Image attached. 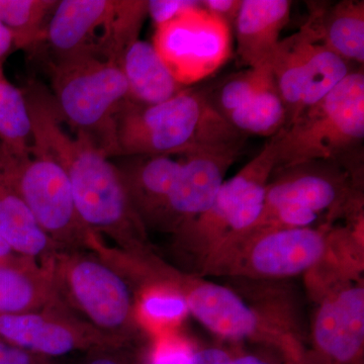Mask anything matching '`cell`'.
Returning <instances> with one entry per match:
<instances>
[{
	"mask_svg": "<svg viewBox=\"0 0 364 364\" xmlns=\"http://www.w3.org/2000/svg\"><path fill=\"white\" fill-rule=\"evenodd\" d=\"M273 171L312 161H340L363 142L364 74L352 71L274 136Z\"/></svg>",
	"mask_w": 364,
	"mask_h": 364,
	"instance_id": "obj_6",
	"label": "cell"
},
{
	"mask_svg": "<svg viewBox=\"0 0 364 364\" xmlns=\"http://www.w3.org/2000/svg\"><path fill=\"white\" fill-rule=\"evenodd\" d=\"M0 340L42 358L132 347L95 329L63 303L37 312L0 315Z\"/></svg>",
	"mask_w": 364,
	"mask_h": 364,
	"instance_id": "obj_14",
	"label": "cell"
},
{
	"mask_svg": "<svg viewBox=\"0 0 364 364\" xmlns=\"http://www.w3.org/2000/svg\"><path fill=\"white\" fill-rule=\"evenodd\" d=\"M147 16V0H62L44 40L55 61L92 56L119 64Z\"/></svg>",
	"mask_w": 364,
	"mask_h": 364,
	"instance_id": "obj_7",
	"label": "cell"
},
{
	"mask_svg": "<svg viewBox=\"0 0 364 364\" xmlns=\"http://www.w3.org/2000/svg\"><path fill=\"white\" fill-rule=\"evenodd\" d=\"M105 259L133 287L159 284L176 289L189 314L218 337L260 344L279 352L293 364H304L306 349L296 328L279 314L249 303L231 287L172 267L151 246L138 251L109 248Z\"/></svg>",
	"mask_w": 364,
	"mask_h": 364,
	"instance_id": "obj_2",
	"label": "cell"
},
{
	"mask_svg": "<svg viewBox=\"0 0 364 364\" xmlns=\"http://www.w3.org/2000/svg\"><path fill=\"white\" fill-rule=\"evenodd\" d=\"M0 143L16 156L33 146V127L25 93L7 80L0 64Z\"/></svg>",
	"mask_w": 364,
	"mask_h": 364,
	"instance_id": "obj_24",
	"label": "cell"
},
{
	"mask_svg": "<svg viewBox=\"0 0 364 364\" xmlns=\"http://www.w3.org/2000/svg\"><path fill=\"white\" fill-rule=\"evenodd\" d=\"M318 303L312 323V353L304 364H363L364 286L348 275L311 291Z\"/></svg>",
	"mask_w": 364,
	"mask_h": 364,
	"instance_id": "obj_13",
	"label": "cell"
},
{
	"mask_svg": "<svg viewBox=\"0 0 364 364\" xmlns=\"http://www.w3.org/2000/svg\"><path fill=\"white\" fill-rule=\"evenodd\" d=\"M291 11L289 0H242L234 23L242 65L254 68L269 64Z\"/></svg>",
	"mask_w": 364,
	"mask_h": 364,
	"instance_id": "obj_18",
	"label": "cell"
},
{
	"mask_svg": "<svg viewBox=\"0 0 364 364\" xmlns=\"http://www.w3.org/2000/svg\"><path fill=\"white\" fill-rule=\"evenodd\" d=\"M354 171L340 161H312L273 171L264 208L279 205L306 208L318 215L329 212L334 220L359 189Z\"/></svg>",
	"mask_w": 364,
	"mask_h": 364,
	"instance_id": "obj_15",
	"label": "cell"
},
{
	"mask_svg": "<svg viewBox=\"0 0 364 364\" xmlns=\"http://www.w3.org/2000/svg\"><path fill=\"white\" fill-rule=\"evenodd\" d=\"M44 358L0 340V364H42Z\"/></svg>",
	"mask_w": 364,
	"mask_h": 364,
	"instance_id": "obj_31",
	"label": "cell"
},
{
	"mask_svg": "<svg viewBox=\"0 0 364 364\" xmlns=\"http://www.w3.org/2000/svg\"><path fill=\"white\" fill-rule=\"evenodd\" d=\"M33 127V146L65 171L82 221L93 233L124 251L149 247L147 231L132 208L117 165L83 134L69 135L53 98L40 90L26 95Z\"/></svg>",
	"mask_w": 364,
	"mask_h": 364,
	"instance_id": "obj_1",
	"label": "cell"
},
{
	"mask_svg": "<svg viewBox=\"0 0 364 364\" xmlns=\"http://www.w3.org/2000/svg\"><path fill=\"white\" fill-rule=\"evenodd\" d=\"M0 236L14 252L40 262L62 251L43 232L4 167L0 143Z\"/></svg>",
	"mask_w": 364,
	"mask_h": 364,
	"instance_id": "obj_21",
	"label": "cell"
},
{
	"mask_svg": "<svg viewBox=\"0 0 364 364\" xmlns=\"http://www.w3.org/2000/svg\"><path fill=\"white\" fill-rule=\"evenodd\" d=\"M306 25L323 44L345 61L364 63V2H310Z\"/></svg>",
	"mask_w": 364,
	"mask_h": 364,
	"instance_id": "obj_20",
	"label": "cell"
},
{
	"mask_svg": "<svg viewBox=\"0 0 364 364\" xmlns=\"http://www.w3.org/2000/svg\"><path fill=\"white\" fill-rule=\"evenodd\" d=\"M136 317L145 335L154 338L176 328L188 316V308L181 294L159 284L134 287Z\"/></svg>",
	"mask_w": 364,
	"mask_h": 364,
	"instance_id": "obj_23",
	"label": "cell"
},
{
	"mask_svg": "<svg viewBox=\"0 0 364 364\" xmlns=\"http://www.w3.org/2000/svg\"><path fill=\"white\" fill-rule=\"evenodd\" d=\"M153 46L183 87L213 75L233 54L232 26L198 6L157 26Z\"/></svg>",
	"mask_w": 364,
	"mask_h": 364,
	"instance_id": "obj_12",
	"label": "cell"
},
{
	"mask_svg": "<svg viewBox=\"0 0 364 364\" xmlns=\"http://www.w3.org/2000/svg\"><path fill=\"white\" fill-rule=\"evenodd\" d=\"M56 0H0V23L13 36L18 49H33L44 40Z\"/></svg>",
	"mask_w": 364,
	"mask_h": 364,
	"instance_id": "obj_25",
	"label": "cell"
},
{
	"mask_svg": "<svg viewBox=\"0 0 364 364\" xmlns=\"http://www.w3.org/2000/svg\"><path fill=\"white\" fill-rule=\"evenodd\" d=\"M269 66L286 107L287 124L331 92L352 72L350 63L328 49L306 23L280 40Z\"/></svg>",
	"mask_w": 364,
	"mask_h": 364,
	"instance_id": "obj_11",
	"label": "cell"
},
{
	"mask_svg": "<svg viewBox=\"0 0 364 364\" xmlns=\"http://www.w3.org/2000/svg\"><path fill=\"white\" fill-rule=\"evenodd\" d=\"M14 253L16 252L11 248V246L0 236V258L9 257V256L13 255Z\"/></svg>",
	"mask_w": 364,
	"mask_h": 364,
	"instance_id": "obj_36",
	"label": "cell"
},
{
	"mask_svg": "<svg viewBox=\"0 0 364 364\" xmlns=\"http://www.w3.org/2000/svg\"><path fill=\"white\" fill-rule=\"evenodd\" d=\"M43 262L51 269L59 299L79 318L129 346L145 336L130 282L97 254L62 250Z\"/></svg>",
	"mask_w": 364,
	"mask_h": 364,
	"instance_id": "obj_5",
	"label": "cell"
},
{
	"mask_svg": "<svg viewBox=\"0 0 364 364\" xmlns=\"http://www.w3.org/2000/svg\"><path fill=\"white\" fill-rule=\"evenodd\" d=\"M51 81L53 102L62 121L76 134L90 136L105 153L112 119L129 100L119 64L92 56L54 61Z\"/></svg>",
	"mask_w": 364,
	"mask_h": 364,
	"instance_id": "obj_9",
	"label": "cell"
},
{
	"mask_svg": "<svg viewBox=\"0 0 364 364\" xmlns=\"http://www.w3.org/2000/svg\"><path fill=\"white\" fill-rule=\"evenodd\" d=\"M275 165L277 143L272 136L236 176L224 181L208 210L174 232L172 247L181 270L200 274L218 251L252 228L262 214Z\"/></svg>",
	"mask_w": 364,
	"mask_h": 364,
	"instance_id": "obj_4",
	"label": "cell"
},
{
	"mask_svg": "<svg viewBox=\"0 0 364 364\" xmlns=\"http://www.w3.org/2000/svg\"><path fill=\"white\" fill-rule=\"evenodd\" d=\"M243 143L186 155L172 188L165 232L178 228L203 214L214 203L228 170L237 159Z\"/></svg>",
	"mask_w": 364,
	"mask_h": 364,
	"instance_id": "obj_16",
	"label": "cell"
},
{
	"mask_svg": "<svg viewBox=\"0 0 364 364\" xmlns=\"http://www.w3.org/2000/svg\"><path fill=\"white\" fill-rule=\"evenodd\" d=\"M119 66L128 83L129 100L136 104H161L186 88L177 82L152 43L146 41L132 43Z\"/></svg>",
	"mask_w": 364,
	"mask_h": 364,
	"instance_id": "obj_22",
	"label": "cell"
},
{
	"mask_svg": "<svg viewBox=\"0 0 364 364\" xmlns=\"http://www.w3.org/2000/svg\"><path fill=\"white\" fill-rule=\"evenodd\" d=\"M2 155L9 178L43 232L61 250L93 252L102 238L79 215L68 177L58 163L35 146L30 154L16 156L2 145Z\"/></svg>",
	"mask_w": 364,
	"mask_h": 364,
	"instance_id": "obj_10",
	"label": "cell"
},
{
	"mask_svg": "<svg viewBox=\"0 0 364 364\" xmlns=\"http://www.w3.org/2000/svg\"><path fill=\"white\" fill-rule=\"evenodd\" d=\"M200 2L203 9L227 21L231 26H234L242 4V0H203Z\"/></svg>",
	"mask_w": 364,
	"mask_h": 364,
	"instance_id": "obj_32",
	"label": "cell"
},
{
	"mask_svg": "<svg viewBox=\"0 0 364 364\" xmlns=\"http://www.w3.org/2000/svg\"><path fill=\"white\" fill-rule=\"evenodd\" d=\"M273 83L275 82L269 64L241 72L230 78L223 86L218 109L226 117Z\"/></svg>",
	"mask_w": 364,
	"mask_h": 364,
	"instance_id": "obj_27",
	"label": "cell"
},
{
	"mask_svg": "<svg viewBox=\"0 0 364 364\" xmlns=\"http://www.w3.org/2000/svg\"><path fill=\"white\" fill-rule=\"evenodd\" d=\"M232 356H233L234 364H280L277 359L269 358V356H263L244 350H236L232 353ZM284 364L293 363L287 361Z\"/></svg>",
	"mask_w": 364,
	"mask_h": 364,
	"instance_id": "obj_34",
	"label": "cell"
},
{
	"mask_svg": "<svg viewBox=\"0 0 364 364\" xmlns=\"http://www.w3.org/2000/svg\"><path fill=\"white\" fill-rule=\"evenodd\" d=\"M181 160L166 155L126 157L117 165L132 208L141 224L165 232L170 193Z\"/></svg>",
	"mask_w": 364,
	"mask_h": 364,
	"instance_id": "obj_17",
	"label": "cell"
},
{
	"mask_svg": "<svg viewBox=\"0 0 364 364\" xmlns=\"http://www.w3.org/2000/svg\"><path fill=\"white\" fill-rule=\"evenodd\" d=\"M200 4L196 0H148L147 13L157 26L173 20Z\"/></svg>",
	"mask_w": 364,
	"mask_h": 364,
	"instance_id": "obj_29",
	"label": "cell"
},
{
	"mask_svg": "<svg viewBox=\"0 0 364 364\" xmlns=\"http://www.w3.org/2000/svg\"><path fill=\"white\" fill-rule=\"evenodd\" d=\"M226 117L241 135L252 134L272 138L286 126L287 109L273 83Z\"/></svg>",
	"mask_w": 364,
	"mask_h": 364,
	"instance_id": "obj_26",
	"label": "cell"
},
{
	"mask_svg": "<svg viewBox=\"0 0 364 364\" xmlns=\"http://www.w3.org/2000/svg\"><path fill=\"white\" fill-rule=\"evenodd\" d=\"M13 46V36L6 26L0 23V64H2V60L6 56Z\"/></svg>",
	"mask_w": 364,
	"mask_h": 364,
	"instance_id": "obj_35",
	"label": "cell"
},
{
	"mask_svg": "<svg viewBox=\"0 0 364 364\" xmlns=\"http://www.w3.org/2000/svg\"><path fill=\"white\" fill-rule=\"evenodd\" d=\"M243 143L207 95L184 88L154 105L124 100L112 119L107 157L186 155Z\"/></svg>",
	"mask_w": 364,
	"mask_h": 364,
	"instance_id": "obj_3",
	"label": "cell"
},
{
	"mask_svg": "<svg viewBox=\"0 0 364 364\" xmlns=\"http://www.w3.org/2000/svg\"><path fill=\"white\" fill-rule=\"evenodd\" d=\"M193 361L195 364H234L232 352L220 347L196 349Z\"/></svg>",
	"mask_w": 364,
	"mask_h": 364,
	"instance_id": "obj_33",
	"label": "cell"
},
{
	"mask_svg": "<svg viewBox=\"0 0 364 364\" xmlns=\"http://www.w3.org/2000/svg\"><path fill=\"white\" fill-rule=\"evenodd\" d=\"M196 349L183 336L170 332L151 338L141 359L143 364H191Z\"/></svg>",
	"mask_w": 364,
	"mask_h": 364,
	"instance_id": "obj_28",
	"label": "cell"
},
{
	"mask_svg": "<svg viewBox=\"0 0 364 364\" xmlns=\"http://www.w3.org/2000/svg\"><path fill=\"white\" fill-rule=\"evenodd\" d=\"M61 303L48 263L18 253L0 258V315L37 312Z\"/></svg>",
	"mask_w": 364,
	"mask_h": 364,
	"instance_id": "obj_19",
	"label": "cell"
},
{
	"mask_svg": "<svg viewBox=\"0 0 364 364\" xmlns=\"http://www.w3.org/2000/svg\"><path fill=\"white\" fill-rule=\"evenodd\" d=\"M83 364H143L141 355H136L133 347L102 348L88 352Z\"/></svg>",
	"mask_w": 364,
	"mask_h": 364,
	"instance_id": "obj_30",
	"label": "cell"
},
{
	"mask_svg": "<svg viewBox=\"0 0 364 364\" xmlns=\"http://www.w3.org/2000/svg\"><path fill=\"white\" fill-rule=\"evenodd\" d=\"M330 225L321 228H251L205 263L198 277L274 280L310 272L324 258Z\"/></svg>",
	"mask_w": 364,
	"mask_h": 364,
	"instance_id": "obj_8",
	"label": "cell"
}]
</instances>
